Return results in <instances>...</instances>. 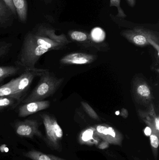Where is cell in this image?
<instances>
[{"label":"cell","instance_id":"obj_1","mask_svg":"<svg viewBox=\"0 0 159 160\" xmlns=\"http://www.w3.org/2000/svg\"><path fill=\"white\" fill-rule=\"evenodd\" d=\"M69 41L65 35H57L52 27L41 24L25 36L16 63L24 70L35 68V65L44 54L63 48Z\"/></svg>","mask_w":159,"mask_h":160},{"label":"cell","instance_id":"obj_2","mask_svg":"<svg viewBox=\"0 0 159 160\" xmlns=\"http://www.w3.org/2000/svg\"><path fill=\"white\" fill-rule=\"evenodd\" d=\"M39 77L40 79L37 85L27 98L21 100L22 103L44 100L54 94L63 81V79L58 78L47 69Z\"/></svg>","mask_w":159,"mask_h":160},{"label":"cell","instance_id":"obj_3","mask_svg":"<svg viewBox=\"0 0 159 160\" xmlns=\"http://www.w3.org/2000/svg\"><path fill=\"white\" fill-rule=\"evenodd\" d=\"M45 130L44 141L47 145L53 150L60 151L63 132L54 117L44 113L40 115Z\"/></svg>","mask_w":159,"mask_h":160},{"label":"cell","instance_id":"obj_4","mask_svg":"<svg viewBox=\"0 0 159 160\" xmlns=\"http://www.w3.org/2000/svg\"><path fill=\"white\" fill-rule=\"evenodd\" d=\"M45 70L46 69L36 68L26 69L18 78L12 80L6 83L13 89V97L21 102L22 96L30 86L34 79L36 77H39Z\"/></svg>","mask_w":159,"mask_h":160},{"label":"cell","instance_id":"obj_5","mask_svg":"<svg viewBox=\"0 0 159 160\" xmlns=\"http://www.w3.org/2000/svg\"><path fill=\"white\" fill-rule=\"evenodd\" d=\"M39 122L35 119H25L18 121L14 125L15 132L18 136L33 139L35 136L44 138V135L39 130Z\"/></svg>","mask_w":159,"mask_h":160},{"label":"cell","instance_id":"obj_6","mask_svg":"<svg viewBox=\"0 0 159 160\" xmlns=\"http://www.w3.org/2000/svg\"><path fill=\"white\" fill-rule=\"evenodd\" d=\"M133 93L136 101L142 104H148L153 98L150 87L145 81L141 79H137L134 81Z\"/></svg>","mask_w":159,"mask_h":160},{"label":"cell","instance_id":"obj_7","mask_svg":"<svg viewBox=\"0 0 159 160\" xmlns=\"http://www.w3.org/2000/svg\"><path fill=\"white\" fill-rule=\"evenodd\" d=\"M97 135L109 144L121 146L122 135L119 132L112 127L104 125H99L95 128Z\"/></svg>","mask_w":159,"mask_h":160},{"label":"cell","instance_id":"obj_8","mask_svg":"<svg viewBox=\"0 0 159 160\" xmlns=\"http://www.w3.org/2000/svg\"><path fill=\"white\" fill-rule=\"evenodd\" d=\"M50 105V102L47 100L23 103L19 107L18 110V116L21 118L26 117L37 112L45 110L48 108Z\"/></svg>","mask_w":159,"mask_h":160},{"label":"cell","instance_id":"obj_9","mask_svg":"<svg viewBox=\"0 0 159 160\" xmlns=\"http://www.w3.org/2000/svg\"><path fill=\"white\" fill-rule=\"evenodd\" d=\"M94 60L92 55L83 53H71L63 57L60 63L63 65H83L90 63Z\"/></svg>","mask_w":159,"mask_h":160},{"label":"cell","instance_id":"obj_10","mask_svg":"<svg viewBox=\"0 0 159 160\" xmlns=\"http://www.w3.org/2000/svg\"><path fill=\"white\" fill-rule=\"evenodd\" d=\"M121 35L130 42L139 47H145L149 45L146 37L141 32L134 30H126L121 32Z\"/></svg>","mask_w":159,"mask_h":160},{"label":"cell","instance_id":"obj_11","mask_svg":"<svg viewBox=\"0 0 159 160\" xmlns=\"http://www.w3.org/2000/svg\"><path fill=\"white\" fill-rule=\"evenodd\" d=\"M23 155L25 158L32 160H66L54 155L45 154L35 149L23 153Z\"/></svg>","mask_w":159,"mask_h":160},{"label":"cell","instance_id":"obj_12","mask_svg":"<svg viewBox=\"0 0 159 160\" xmlns=\"http://www.w3.org/2000/svg\"><path fill=\"white\" fill-rule=\"evenodd\" d=\"M19 18L22 22H25L27 18L28 5L26 0H12Z\"/></svg>","mask_w":159,"mask_h":160},{"label":"cell","instance_id":"obj_13","mask_svg":"<svg viewBox=\"0 0 159 160\" xmlns=\"http://www.w3.org/2000/svg\"><path fill=\"white\" fill-rule=\"evenodd\" d=\"M95 133L94 128H90L81 132L79 137V141L80 143L87 145L96 144L98 142L94 139Z\"/></svg>","mask_w":159,"mask_h":160},{"label":"cell","instance_id":"obj_14","mask_svg":"<svg viewBox=\"0 0 159 160\" xmlns=\"http://www.w3.org/2000/svg\"><path fill=\"white\" fill-rule=\"evenodd\" d=\"M20 101L13 97H0V112L16 107Z\"/></svg>","mask_w":159,"mask_h":160},{"label":"cell","instance_id":"obj_15","mask_svg":"<svg viewBox=\"0 0 159 160\" xmlns=\"http://www.w3.org/2000/svg\"><path fill=\"white\" fill-rule=\"evenodd\" d=\"M133 29L143 34L147 38L149 44L153 45V47L157 48V51H159L158 38L152 31L141 27H135Z\"/></svg>","mask_w":159,"mask_h":160},{"label":"cell","instance_id":"obj_16","mask_svg":"<svg viewBox=\"0 0 159 160\" xmlns=\"http://www.w3.org/2000/svg\"><path fill=\"white\" fill-rule=\"evenodd\" d=\"M19 68L15 66H0V82L5 79L14 76L18 73Z\"/></svg>","mask_w":159,"mask_h":160},{"label":"cell","instance_id":"obj_17","mask_svg":"<svg viewBox=\"0 0 159 160\" xmlns=\"http://www.w3.org/2000/svg\"><path fill=\"white\" fill-rule=\"evenodd\" d=\"M13 13L6 5L0 1V23L3 24L11 18Z\"/></svg>","mask_w":159,"mask_h":160},{"label":"cell","instance_id":"obj_18","mask_svg":"<svg viewBox=\"0 0 159 160\" xmlns=\"http://www.w3.org/2000/svg\"><path fill=\"white\" fill-rule=\"evenodd\" d=\"M69 34L71 39L77 42H85L89 40L91 38L90 35L88 34L80 31H70L69 32Z\"/></svg>","mask_w":159,"mask_h":160},{"label":"cell","instance_id":"obj_19","mask_svg":"<svg viewBox=\"0 0 159 160\" xmlns=\"http://www.w3.org/2000/svg\"><path fill=\"white\" fill-rule=\"evenodd\" d=\"M159 135L154 132H152L150 135V144L152 151L154 153L155 158L157 159V157L158 150L159 145Z\"/></svg>","mask_w":159,"mask_h":160},{"label":"cell","instance_id":"obj_20","mask_svg":"<svg viewBox=\"0 0 159 160\" xmlns=\"http://www.w3.org/2000/svg\"><path fill=\"white\" fill-rule=\"evenodd\" d=\"M120 1L121 0H110V7H116L118 10L117 17L124 18L127 17V15L125 14L124 10L120 6Z\"/></svg>","mask_w":159,"mask_h":160},{"label":"cell","instance_id":"obj_21","mask_svg":"<svg viewBox=\"0 0 159 160\" xmlns=\"http://www.w3.org/2000/svg\"><path fill=\"white\" fill-rule=\"evenodd\" d=\"M14 91L12 88L7 84L0 87V97H13Z\"/></svg>","mask_w":159,"mask_h":160},{"label":"cell","instance_id":"obj_22","mask_svg":"<svg viewBox=\"0 0 159 160\" xmlns=\"http://www.w3.org/2000/svg\"><path fill=\"white\" fill-rule=\"evenodd\" d=\"M104 32L101 28H96L91 32V37L92 40L100 41L103 39Z\"/></svg>","mask_w":159,"mask_h":160},{"label":"cell","instance_id":"obj_23","mask_svg":"<svg viewBox=\"0 0 159 160\" xmlns=\"http://www.w3.org/2000/svg\"><path fill=\"white\" fill-rule=\"evenodd\" d=\"M12 44L5 42H0V58L6 55L10 50Z\"/></svg>","mask_w":159,"mask_h":160},{"label":"cell","instance_id":"obj_24","mask_svg":"<svg viewBox=\"0 0 159 160\" xmlns=\"http://www.w3.org/2000/svg\"><path fill=\"white\" fill-rule=\"evenodd\" d=\"M82 104L87 112L92 118H94L95 119H99V117L97 115V113L94 112V110L91 107V106L89 104H88L86 102H82Z\"/></svg>","mask_w":159,"mask_h":160},{"label":"cell","instance_id":"obj_25","mask_svg":"<svg viewBox=\"0 0 159 160\" xmlns=\"http://www.w3.org/2000/svg\"><path fill=\"white\" fill-rule=\"evenodd\" d=\"M4 3L10 9L13 15H16V9L14 7V5L12 2V0H3Z\"/></svg>","mask_w":159,"mask_h":160},{"label":"cell","instance_id":"obj_26","mask_svg":"<svg viewBox=\"0 0 159 160\" xmlns=\"http://www.w3.org/2000/svg\"><path fill=\"white\" fill-rule=\"evenodd\" d=\"M109 143L108 142H105V141H104V142H102L101 143L100 145H99V148H100V149H105V148H107L108 147V146H109Z\"/></svg>","mask_w":159,"mask_h":160},{"label":"cell","instance_id":"obj_27","mask_svg":"<svg viewBox=\"0 0 159 160\" xmlns=\"http://www.w3.org/2000/svg\"><path fill=\"white\" fill-rule=\"evenodd\" d=\"M144 133L147 136H150L152 133V129L149 127H147L144 130Z\"/></svg>","mask_w":159,"mask_h":160},{"label":"cell","instance_id":"obj_28","mask_svg":"<svg viewBox=\"0 0 159 160\" xmlns=\"http://www.w3.org/2000/svg\"><path fill=\"white\" fill-rule=\"evenodd\" d=\"M128 4L131 7L133 8L136 4V0H127Z\"/></svg>","mask_w":159,"mask_h":160}]
</instances>
